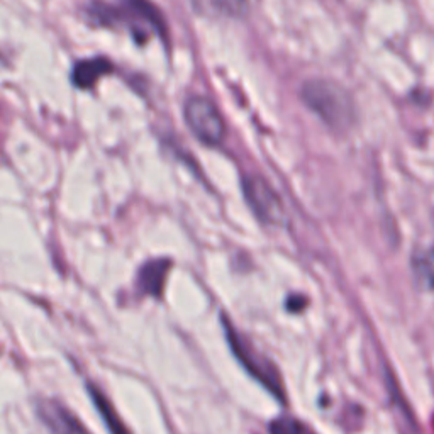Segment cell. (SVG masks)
I'll list each match as a JSON object with an SVG mask.
<instances>
[{"label": "cell", "mask_w": 434, "mask_h": 434, "mask_svg": "<svg viewBox=\"0 0 434 434\" xmlns=\"http://www.w3.org/2000/svg\"><path fill=\"white\" fill-rule=\"evenodd\" d=\"M90 392H92L95 406H97L98 411L102 412V417H104L107 426L110 428V433H113V434H127L126 429H124V424L117 419V416H115V412L113 411V407H110V404L107 402L104 397L98 394L97 390H94V388H90Z\"/></svg>", "instance_id": "obj_11"}, {"label": "cell", "mask_w": 434, "mask_h": 434, "mask_svg": "<svg viewBox=\"0 0 434 434\" xmlns=\"http://www.w3.org/2000/svg\"><path fill=\"white\" fill-rule=\"evenodd\" d=\"M198 14L208 18L236 19L246 14V0H192Z\"/></svg>", "instance_id": "obj_6"}, {"label": "cell", "mask_w": 434, "mask_h": 434, "mask_svg": "<svg viewBox=\"0 0 434 434\" xmlns=\"http://www.w3.org/2000/svg\"><path fill=\"white\" fill-rule=\"evenodd\" d=\"M304 104L333 131L345 132L355 122V104L341 85L328 80H311L302 87Z\"/></svg>", "instance_id": "obj_1"}, {"label": "cell", "mask_w": 434, "mask_h": 434, "mask_svg": "<svg viewBox=\"0 0 434 434\" xmlns=\"http://www.w3.org/2000/svg\"><path fill=\"white\" fill-rule=\"evenodd\" d=\"M245 196L250 208L255 210L260 221L264 224L282 226L285 222V209L282 205L275 190L264 181L262 177H246L245 184Z\"/></svg>", "instance_id": "obj_3"}, {"label": "cell", "mask_w": 434, "mask_h": 434, "mask_svg": "<svg viewBox=\"0 0 434 434\" xmlns=\"http://www.w3.org/2000/svg\"><path fill=\"white\" fill-rule=\"evenodd\" d=\"M185 121L202 143L214 146L224 138V121H222L221 114L217 113L212 102H209L208 98H189L187 104H185Z\"/></svg>", "instance_id": "obj_2"}, {"label": "cell", "mask_w": 434, "mask_h": 434, "mask_svg": "<svg viewBox=\"0 0 434 434\" xmlns=\"http://www.w3.org/2000/svg\"><path fill=\"white\" fill-rule=\"evenodd\" d=\"M113 70L109 61L106 58H90V60H84L77 63L75 70H73V84L80 89H90L95 82L106 73Z\"/></svg>", "instance_id": "obj_7"}, {"label": "cell", "mask_w": 434, "mask_h": 434, "mask_svg": "<svg viewBox=\"0 0 434 434\" xmlns=\"http://www.w3.org/2000/svg\"><path fill=\"white\" fill-rule=\"evenodd\" d=\"M226 328L234 353H236V357L241 359L243 365H245L246 369L263 383V385H267L270 390H274V394L279 397V399H283L282 382H280L279 371L275 370V366L272 365L267 358H263L262 355L256 353V351L251 348V345H248L246 340L239 338L236 331L233 328H229V326H226Z\"/></svg>", "instance_id": "obj_4"}, {"label": "cell", "mask_w": 434, "mask_h": 434, "mask_svg": "<svg viewBox=\"0 0 434 434\" xmlns=\"http://www.w3.org/2000/svg\"><path fill=\"white\" fill-rule=\"evenodd\" d=\"M270 434H316V431L302 421L285 416L272 423Z\"/></svg>", "instance_id": "obj_10"}, {"label": "cell", "mask_w": 434, "mask_h": 434, "mask_svg": "<svg viewBox=\"0 0 434 434\" xmlns=\"http://www.w3.org/2000/svg\"><path fill=\"white\" fill-rule=\"evenodd\" d=\"M412 268L416 275L434 291V246L417 251L412 256Z\"/></svg>", "instance_id": "obj_9"}, {"label": "cell", "mask_w": 434, "mask_h": 434, "mask_svg": "<svg viewBox=\"0 0 434 434\" xmlns=\"http://www.w3.org/2000/svg\"><path fill=\"white\" fill-rule=\"evenodd\" d=\"M168 262H151L146 263L143 267V270L139 272V287L144 293H150V295H160L163 291L165 276L168 272Z\"/></svg>", "instance_id": "obj_8"}, {"label": "cell", "mask_w": 434, "mask_h": 434, "mask_svg": "<svg viewBox=\"0 0 434 434\" xmlns=\"http://www.w3.org/2000/svg\"><path fill=\"white\" fill-rule=\"evenodd\" d=\"M39 416L53 434H87L84 426L72 416V412L53 400L41 404Z\"/></svg>", "instance_id": "obj_5"}]
</instances>
